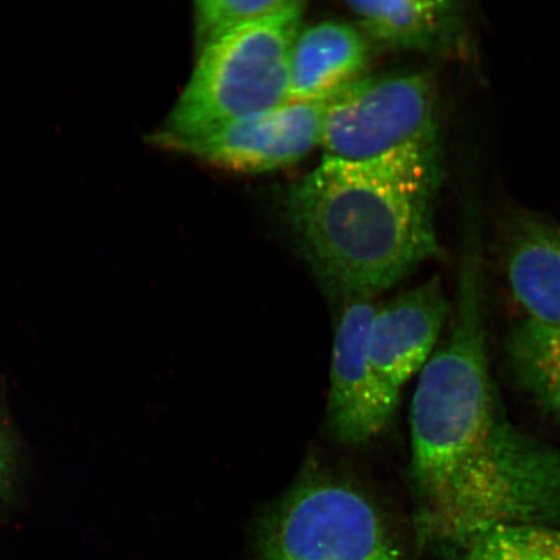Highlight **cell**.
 Here are the masks:
<instances>
[{"label": "cell", "instance_id": "cell-1", "mask_svg": "<svg viewBox=\"0 0 560 560\" xmlns=\"http://www.w3.org/2000/svg\"><path fill=\"white\" fill-rule=\"evenodd\" d=\"M479 270L467 258L451 334L411 402L418 549L446 560L503 525L560 527V446L508 416L490 371Z\"/></svg>", "mask_w": 560, "mask_h": 560}, {"label": "cell", "instance_id": "cell-2", "mask_svg": "<svg viewBox=\"0 0 560 560\" xmlns=\"http://www.w3.org/2000/svg\"><path fill=\"white\" fill-rule=\"evenodd\" d=\"M440 185L439 142L370 160L324 156L291 186L287 217L328 290L376 298L438 254Z\"/></svg>", "mask_w": 560, "mask_h": 560}, {"label": "cell", "instance_id": "cell-3", "mask_svg": "<svg viewBox=\"0 0 560 560\" xmlns=\"http://www.w3.org/2000/svg\"><path fill=\"white\" fill-rule=\"evenodd\" d=\"M305 3L256 21L200 51L190 80L147 142L171 151L290 103V61Z\"/></svg>", "mask_w": 560, "mask_h": 560}, {"label": "cell", "instance_id": "cell-4", "mask_svg": "<svg viewBox=\"0 0 560 560\" xmlns=\"http://www.w3.org/2000/svg\"><path fill=\"white\" fill-rule=\"evenodd\" d=\"M257 560H406L377 503L311 462L264 516Z\"/></svg>", "mask_w": 560, "mask_h": 560}, {"label": "cell", "instance_id": "cell-5", "mask_svg": "<svg viewBox=\"0 0 560 560\" xmlns=\"http://www.w3.org/2000/svg\"><path fill=\"white\" fill-rule=\"evenodd\" d=\"M325 105L324 156L370 160L438 143L436 83L429 72L365 75Z\"/></svg>", "mask_w": 560, "mask_h": 560}, {"label": "cell", "instance_id": "cell-6", "mask_svg": "<svg viewBox=\"0 0 560 560\" xmlns=\"http://www.w3.org/2000/svg\"><path fill=\"white\" fill-rule=\"evenodd\" d=\"M335 325L328 424L346 445H362L387 427L400 395L385 385L371 365L369 336L375 298L339 295Z\"/></svg>", "mask_w": 560, "mask_h": 560}, {"label": "cell", "instance_id": "cell-7", "mask_svg": "<svg viewBox=\"0 0 560 560\" xmlns=\"http://www.w3.org/2000/svg\"><path fill=\"white\" fill-rule=\"evenodd\" d=\"M326 105L287 103L171 151L235 173H265L300 163L320 145Z\"/></svg>", "mask_w": 560, "mask_h": 560}, {"label": "cell", "instance_id": "cell-8", "mask_svg": "<svg viewBox=\"0 0 560 560\" xmlns=\"http://www.w3.org/2000/svg\"><path fill=\"white\" fill-rule=\"evenodd\" d=\"M451 312L439 277L377 306L370 327V361L396 394L430 361Z\"/></svg>", "mask_w": 560, "mask_h": 560}, {"label": "cell", "instance_id": "cell-9", "mask_svg": "<svg viewBox=\"0 0 560 560\" xmlns=\"http://www.w3.org/2000/svg\"><path fill=\"white\" fill-rule=\"evenodd\" d=\"M365 34L325 21L301 30L290 61V103L330 102L365 77L370 61Z\"/></svg>", "mask_w": 560, "mask_h": 560}, {"label": "cell", "instance_id": "cell-10", "mask_svg": "<svg viewBox=\"0 0 560 560\" xmlns=\"http://www.w3.org/2000/svg\"><path fill=\"white\" fill-rule=\"evenodd\" d=\"M506 240L508 280L516 303L528 319L560 326V228L517 214Z\"/></svg>", "mask_w": 560, "mask_h": 560}, {"label": "cell", "instance_id": "cell-11", "mask_svg": "<svg viewBox=\"0 0 560 560\" xmlns=\"http://www.w3.org/2000/svg\"><path fill=\"white\" fill-rule=\"evenodd\" d=\"M368 39L394 50H451L459 38L462 10L445 0L346 2Z\"/></svg>", "mask_w": 560, "mask_h": 560}, {"label": "cell", "instance_id": "cell-12", "mask_svg": "<svg viewBox=\"0 0 560 560\" xmlns=\"http://www.w3.org/2000/svg\"><path fill=\"white\" fill-rule=\"evenodd\" d=\"M511 374L544 409L560 415V326L525 319L509 334Z\"/></svg>", "mask_w": 560, "mask_h": 560}, {"label": "cell", "instance_id": "cell-13", "mask_svg": "<svg viewBox=\"0 0 560 560\" xmlns=\"http://www.w3.org/2000/svg\"><path fill=\"white\" fill-rule=\"evenodd\" d=\"M32 471L30 447L12 415L5 384L0 383V524L24 508Z\"/></svg>", "mask_w": 560, "mask_h": 560}, {"label": "cell", "instance_id": "cell-14", "mask_svg": "<svg viewBox=\"0 0 560 560\" xmlns=\"http://www.w3.org/2000/svg\"><path fill=\"white\" fill-rule=\"evenodd\" d=\"M453 560H560V527L503 525L482 535Z\"/></svg>", "mask_w": 560, "mask_h": 560}, {"label": "cell", "instance_id": "cell-15", "mask_svg": "<svg viewBox=\"0 0 560 560\" xmlns=\"http://www.w3.org/2000/svg\"><path fill=\"white\" fill-rule=\"evenodd\" d=\"M300 0H199L194 3L196 54L258 20L279 15Z\"/></svg>", "mask_w": 560, "mask_h": 560}]
</instances>
